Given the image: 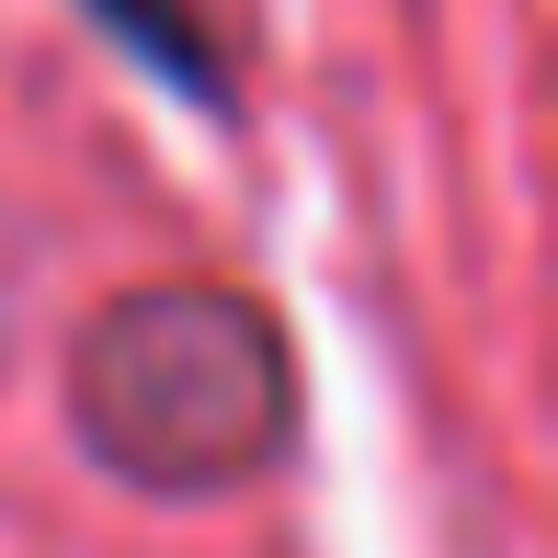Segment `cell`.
I'll use <instances>...</instances> for the list:
<instances>
[{
  "label": "cell",
  "instance_id": "obj_1",
  "mask_svg": "<svg viewBox=\"0 0 558 558\" xmlns=\"http://www.w3.org/2000/svg\"><path fill=\"white\" fill-rule=\"evenodd\" d=\"M69 411L92 456L137 490H240L296 422L286 342L228 286H137L81 331Z\"/></svg>",
  "mask_w": 558,
  "mask_h": 558
},
{
  "label": "cell",
  "instance_id": "obj_2",
  "mask_svg": "<svg viewBox=\"0 0 558 558\" xmlns=\"http://www.w3.org/2000/svg\"><path fill=\"white\" fill-rule=\"evenodd\" d=\"M92 12H104L114 35L137 46L148 69H160V81H183L194 104H206V92H217V58H206V35H194V23L171 12V0H92Z\"/></svg>",
  "mask_w": 558,
  "mask_h": 558
}]
</instances>
